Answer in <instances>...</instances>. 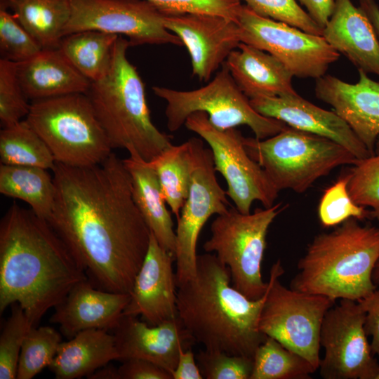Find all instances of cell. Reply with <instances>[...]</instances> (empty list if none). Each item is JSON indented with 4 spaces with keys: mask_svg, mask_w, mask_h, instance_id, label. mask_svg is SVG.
I'll return each instance as SVG.
<instances>
[{
    "mask_svg": "<svg viewBox=\"0 0 379 379\" xmlns=\"http://www.w3.org/2000/svg\"><path fill=\"white\" fill-rule=\"evenodd\" d=\"M284 273L281 260H277L270 270L259 330L302 356L318 370L321 328L335 302L324 295L286 287L279 281Z\"/></svg>",
    "mask_w": 379,
    "mask_h": 379,
    "instance_id": "30bf717a",
    "label": "cell"
},
{
    "mask_svg": "<svg viewBox=\"0 0 379 379\" xmlns=\"http://www.w3.org/2000/svg\"><path fill=\"white\" fill-rule=\"evenodd\" d=\"M25 119L57 163L90 166L100 164L112 152L86 93L34 100Z\"/></svg>",
    "mask_w": 379,
    "mask_h": 379,
    "instance_id": "52a82bcc",
    "label": "cell"
},
{
    "mask_svg": "<svg viewBox=\"0 0 379 379\" xmlns=\"http://www.w3.org/2000/svg\"><path fill=\"white\" fill-rule=\"evenodd\" d=\"M0 192L26 202L46 220L54 204L55 187L47 169L31 166H0Z\"/></svg>",
    "mask_w": 379,
    "mask_h": 379,
    "instance_id": "83f0119b",
    "label": "cell"
},
{
    "mask_svg": "<svg viewBox=\"0 0 379 379\" xmlns=\"http://www.w3.org/2000/svg\"><path fill=\"white\" fill-rule=\"evenodd\" d=\"M185 125L209 145L215 170L225 178L227 195L239 212L250 213L255 201L264 208L274 205L279 192L262 168L247 153L239 131L235 128H216L204 112L191 114Z\"/></svg>",
    "mask_w": 379,
    "mask_h": 379,
    "instance_id": "8fae6325",
    "label": "cell"
},
{
    "mask_svg": "<svg viewBox=\"0 0 379 379\" xmlns=\"http://www.w3.org/2000/svg\"><path fill=\"white\" fill-rule=\"evenodd\" d=\"M119 36L98 30H84L65 36L59 48L81 74L94 82L109 72Z\"/></svg>",
    "mask_w": 379,
    "mask_h": 379,
    "instance_id": "f1b7e54d",
    "label": "cell"
},
{
    "mask_svg": "<svg viewBox=\"0 0 379 379\" xmlns=\"http://www.w3.org/2000/svg\"><path fill=\"white\" fill-rule=\"evenodd\" d=\"M71 15L64 36L84 30L124 35L130 46H183L168 30L162 13L145 0H69Z\"/></svg>",
    "mask_w": 379,
    "mask_h": 379,
    "instance_id": "9a60e30c",
    "label": "cell"
},
{
    "mask_svg": "<svg viewBox=\"0 0 379 379\" xmlns=\"http://www.w3.org/2000/svg\"><path fill=\"white\" fill-rule=\"evenodd\" d=\"M243 142L248 155L279 192L302 193L335 168L353 165L359 160L330 139L288 126L270 138L244 137Z\"/></svg>",
    "mask_w": 379,
    "mask_h": 379,
    "instance_id": "8992f818",
    "label": "cell"
},
{
    "mask_svg": "<svg viewBox=\"0 0 379 379\" xmlns=\"http://www.w3.org/2000/svg\"><path fill=\"white\" fill-rule=\"evenodd\" d=\"M1 164L53 170L55 161L46 144L25 120L0 132Z\"/></svg>",
    "mask_w": 379,
    "mask_h": 379,
    "instance_id": "4dcf8cb0",
    "label": "cell"
},
{
    "mask_svg": "<svg viewBox=\"0 0 379 379\" xmlns=\"http://www.w3.org/2000/svg\"><path fill=\"white\" fill-rule=\"evenodd\" d=\"M87 378L91 379H120V375L118 368L106 365L97 369Z\"/></svg>",
    "mask_w": 379,
    "mask_h": 379,
    "instance_id": "7dc6e473",
    "label": "cell"
},
{
    "mask_svg": "<svg viewBox=\"0 0 379 379\" xmlns=\"http://www.w3.org/2000/svg\"><path fill=\"white\" fill-rule=\"evenodd\" d=\"M284 208L279 203L246 214L231 206L217 215L211 237L203 245L206 253H214L229 268L232 286L251 300L261 298L267 290L268 281L261 274L266 237Z\"/></svg>",
    "mask_w": 379,
    "mask_h": 379,
    "instance_id": "ba28073f",
    "label": "cell"
},
{
    "mask_svg": "<svg viewBox=\"0 0 379 379\" xmlns=\"http://www.w3.org/2000/svg\"><path fill=\"white\" fill-rule=\"evenodd\" d=\"M366 313L357 300L341 299L326 312L320 345L324 356L319 370L324 379H376L379 363L364 329Z\"/></svg>",
    "mask_w": 379,
    "mask_h": 379,
    "instance_id": "5bb4252c",
    "label": "cell"
},
{
    "mask_svg": "<svg viewBox=\"0 0 379 379\" xmlns=\"http://www.w3.org/2000/svg\"><path fill=\"white\" fill-rule=\"evenodd\" d=\"M21 87L33 101L74 93H86L91 82L69 62L59 48L42 49L16 63Z\"/></svg>",
    "mask_w": 379,
    "mask_h": 379,
    "instance_id": "603a6c76",
    "label": "cell"
},
{
    "mask_svg": "<svg viewBox=\"0 0 379 379\" xmlns=\"http://www.w3.org/2000/svg\"><path fill=\"white\" fill-rule=\"evenodd\" d=\"M62 342L60 333L53 327H32L22 343L16 378L32 379L48 367Z\"/></svg>",
    "mask_w": 379,
    "mask_h": 379,
    "instance_id": "d6a6232c",
    "label": "cell"
},
{
    "mask_svg": "<svg viewBox=\"0 0 379 379\" xmlns=\"http://www.w3.org/2000/svg\"><path fill=\"white\" fill-rule=\"evenodd\" d=\"M348 175L343 174L327 188L319 204L318 216L324 227H335L349 218H370V211L357 204L347 190Z\"/></svg>",
    "mask_w": 379,
    "mask_h": 379,
    "instance_id": "e575fe53",
    "label": "cell"
},
{
    "mask_svg": "<svg viewBox=\"0 0 379 379\" xmlns=\"http://www.w3.org/2000/svg\"><path fill=\"white\" fill-rule=\"evenodd\" d=\"M152 90L166 102L165 114L171 132L178 130L196 112H205L211 124L220 130L246 125L259 140L273 136L287 126L256 112L224 63L213 79L200 88L177 91L156 86Z\"/></svg>",
    "mask_w": 379,
    "mask_h": 379,
    "instance_id": "9c48e42d",
    "label": "cell"
},
{
    "mask_svg": "<svg viewBox=\"0 0 379 379\" xmlns=\"http://www.w3.org/2000/svg\"><path fill=\"white\" fill-rule=\"evenodd\" d=\"M130 299L128 293L100 289L87 279L77 284L55 307L49 321L72 338L88 329L113 330Z\"/></svg>",
    "mask_w": 379,
    "mask_h": 379,
    "instance_id": "44dd1931",
    "label": "cell"
},
{
    "mask_svg": "<svg viewBox=\"0 0 379 379\" xmlns=\"http://www.w3.org/2000/svg\"><path fill=\"white\" fill-rule=\"evenodd\" d=\"M323 36L358 69L379 76V41L362 11L351 0H335Z\"/></svg>",
    "mask_w": 379,
    "mask_h": 379,
    "instance_id": "7402d4cb",
    "label": "cell"
},
{
    "mask_svg": "<svg viewBox=\"0 0 379 379\" xmlns=\"http://www.w3.org/2000/svg\"><path fill=\"white\" fill-rule=\"evenodd\" d=\"M237 23L241 42L273 55L293 77L319 79L340 57L323 36L265 18L242 5Z\"/></svg>",
    "mask_w": 379,
    "mask_h": 379,
    "instance_id": "7c38bea8",
    "label": "cell"
},
{
    "mask_svg": "<svg viewBox=\"0 0 379 379\" xmlns=\"http://www.w3.org/2000/svg\"><path fill=\"white\" fill-rule=\"evenodd\" d=\"M372 280L377 286H379V259L374 267L372 274Z\"/></svg>",
    "mask_w": 379,
    "mask_h": 379,
    "instance_id": "c3c4849f",
    "label": "cell"
},
{
    "mask_svg": "<svg viewBox=\"0 0 379 379\" xmlns=\"http://www.w3.org/2000/svg\"><path fill=\"white\" fill-rule=\"evenodd\" d=\"M42 49L59 48L71 15L69 0H0Z\"/></svg>",
    "mask_w": 379,
    "mask_h": 379,
    "instance_id": "4316f807",
    "label": "cell"
},
{
    "mask_svg": "<svg viewBox=\"0 0 379 379\" xmlns=\"http://www.w3.org/2000/svg\"><path fill=\"white\" fill-rule=\"evenodd\" d=\"M254 12L305 32L323 36L321 28L295 0H244Z\"/></svg>",
    "mask_w": 379,
    "mask_h": 379,
    "instance_id": "ab89813d",
    "label": "cell"
},
{
    "mask_svg": "<svg viewBox=\"0 0 379 379\" xmlns=\"http://www.w3.org/2000/svg\"><path fill=\"white\" fill-rule=\"evenodd\" d=\"M376 379H379V373H378V375Z\"/></svg>",
    "mask_w": 379,
    "mask_h": 379,
    "instance_id": "681fc988",
    "label": "cell"
},
{
    "mask_svg": "<svg viewBox=\"0 0 379 379\" xmlns=\"http://www.w3.org/2000/svg\"><path fill=\"white\" fill-rule=\"evenodd\" d=\"M162 14L204 13L222 16L237 22L240 0H145Z\"/></svg>",
    "mask_w": 379,
    "mask_h": 379,
    "instance_id": "60d3db41",
    "label": "cell"
},
{
    "mask_svg": "<svg viewBox=\"0 0 379 379\" xmlns=\"http://www.w3.org/2000/svg\"><path fill=\"white\" fill-rule=\"evenodd\" d=\"M113 360H119L114 335L88 329L62 342L48 368L56 379H75L88 377Z\"/></svg>",
    "mask_w": 379,
    "mask_h": 379,
    "instance_id": "484cf974",
    "label": "cell"
},
{
    "mask_svg": "<svg viewBox=\"0 0 379 379\" xmlns=\"http://www.w3.org/2000/svg\"><path fill=\"white\" fill-rule=\"evenodd\" d=\"M358 71L356 84L324 75L317 79L314 91L317 98L333 107L373 154L379 137V82L363 70Z\"/></svg>",
    "mask_w": 379,
    "mask_h": 379,
    "instance_id": "ffe728a7",
    "label": "cell"
},
{
    "mask_svg": "<svg viewBox=\"0 0 379 379\" xmlns=\"http://www.w3.org/2000/svg\"><path fill=\"white\" fill-rule=\"evenodd\" d=\"M123 160L131 178L134 201L159 244L175 256L176 234L157 175L133 149Z\"/></svg>",
    "mask_w": 379,
    "mask_h": 379,
    "instance_id": "d4e9b609",
    "label": "cell"
},
{
    "mask_svg": "<svg viewBox=\"0 0 379 379\" xmlns=\"http://www.w3.org/2000/svg\"><path fill=\"white\" fill-rule=\"evenodd\" d=\"M316 371L302 356L266 336L253 356L250 379H310Z\"/></svg>",
    "mask_w": 379,
    "mask_h": 379,
    "instance_id": "1f68e13d",
    "label": "cell"
},
{
    "mask_svg": "<svg viewBox=\"0 0 379 379\" xmlns=\"http://www.w3.org/2000/svg\"><path fill=\"white\" fill-rule=\"evenodd\" d=\"M87 279L48 222L13 202L0 222V314L18 303L34 326Z\"/></svg>",
    "mask_w": 379,
    "mask_h": 379,
    "instance_id": "7a4b0ae2",
    "label": "cell"
},
{
    "mask_svg": "<svg viewBox=\"0 0 379 379\" xmlns=\"http://www.w3.org/2000/svg\"><path fill=\"white\" fill-rule=\"evenodd\" d=\"M41 50V46L15 16L0 7L1 59L19 63L32 58Z\"/></svg>",
    "mask_w": 379,
    "mask_h": 379,
    "instance_id": "8d00e7d4",
    "label": "cell"
},
{
    "mask_svg": "<svg viewBox=\"0 0 379 379\" xmlns=\"http://www.w3.org/2000/svg\"><path fill=\"white\" fill-rule=\"evenodd\" d=\"M348 169L347 190L359 206L371 208L370 218L379 221V137L374 153Z\"/></svg>",
    "mask_w": 379,
    "mask_h": 379,
    "instance_id": "836d02e7",
    "label": "cell"
},
{
    "mask_svg": "<svg viewBox=\"0 0 379 379\" xmlns=\"http://www.w3.org/2000/svg\"><path fill=\"white\" fill-rule=\"evenodd\" d=\"M195 357L206 379H250L253 366L252 358L216 350H200Z\"/></svg>",
    "mask_w": 379,
    "mask_h": 379,
    "instance_id": "f35d334b",
    "label": "cell"
},
{
    "mask_svg": "<svg viewBox=\"0 0 379 379\" xmlns=\"http://www.w3.org/2000/svg\"><path fill=\"white\" fill-rule=\"evenodd\" d=\"M165 27L177 35L190 53L192 73L208 81L241 43L238 24L204 13L162 14Z\"/></svg>",
    "mask_w": 379,
    "mask_h": 379,
    "instance_id": "2e32d148",
    "label": "cell"
},
{
    "mask_svg": "<svg viewBox=\"0 0 379 379\" xmlns=\"http://www.w3.org/2000/svg\"><path fill=\"white\" fill-rule=\"evenodd\" d=\"M32 327L20 305L13 304L0 335V379L16 378L22 343Z\"/></svg>",
    "mask_w": 379,
    "mask_h": 379,
    "instance_id": "d590c367",
    "label": "cell"
},
{
    "mask_svg": "<svg viewBox=\"0 0 379 379\" xmlns=\"http://www.w3.org/2000/svg\"><path fill=\"white\" fill-rule=\"evenodd\" d=\"M173 379H202L192 348L181 350L178 363L172 373Z\"/></svg>",
    "mask_w": 379,
    "mask_h": 379,
    "instance_id": "ee69618b",
    "label": "cell"
},
{
    "mask_svg": "<svg viewBox=\"0 0 379 379\" xmlns=\"http://www.w3.org/2000/svg\"><path fill=\"white\" fill-rule=\"evenodd\" d=\"M192 169L188 196L177 219L175 230V279L178 287L192 279L197 271V244L202 227L213 215L230 208L227 193L219 185L212 152L201 138H190Z\"/></svg>",
    "mask_w": 379,
    "mask_h": 379,
    "instance_id": "4fadbf2b",
    "label": "cell"
},
{
    "mask_svg": "<svg viewBox=\"0 0 379 379\" xmlns=\"http://www.w3.org/2000/svg\"><path fill=\"white\" fill-rule=\"evenodd\" d=\"M224 64L240 90L251 100L296 93L293 74L270 53L241 42Z\"/></svg>",
    "mask_w": 379,
    "mask_h": 379,
    "instance_id": "cb8c5ba5",
    "label": "cell"
},
{
    "mask_svg": "<svg viewBox=\"0 0 379 379\" xmlns=\"http://www.w3.org/2000/svg\"><path fill=\"white\" fill-rule=\"evenodd\" d=\"M250 102L262 116L330 139L347 149L359 160L371 155L350 126L334 111L316 106L297 93L251 99Z\"/></svg>",
    "mask_w": 379,
    "mask_h": 379,
    "instance_id": "d6986e66",
    "label": "cell"
},
{
    "mask_svg": "<svg viewBox=\"0 0 379 379\" xmlns=\"http://www.w3.org/2000/svg\"><path fill=\"white\" fill-rule=\"evenodd\" d=\"M52 171L55 199L46 221L93 286L129 294L151 232L134 201L123 160L112 152L90 166L56 162Z\"/></svg>",
    "mask_w": 379,
    "mask_h": 379,
    "instance_id": "6da1fadb",
    "label": "cell"
},
{
    "mask_svg": "<svg viewBox=\"0 0 379 379\" xmlns=\"http://www.w3.org/2000/svg\"><path fill=\"white\" fill-rule=\"evenodd\" d=\"M177 288L178 317L196 343L253 359L266 338L258 328L266 293L248 298L232 286L229 268L210 253L197 255L195 275Z\"/></svg>",
    "mask_w": 379,
    "mask_h": 379,
    "instance_id": "3957f363",
    "label": "cell"
},
{
    "mask_svg": "<svg viewBox=\"0 0 379 379\" xmlns=\"http://www.w3.org/2000/svg\"><path fill=\"white\" fill-rule=\"evenodd\" d=\"M379 259V227L349 218L316 235L298 260L290 288L336 300H358L377 289L372 280Z\"/></svg>",
    "mask_w": 379,
    "mask_h": 379,
    "instance_id": "277c9868",
    "label": "cell"
},
{
    "mask_svg": "<svg viewBox=\"0 0 379 379\" xmlns=\"http://www.w3.org/2000/svg\"><path fill=\"white\" fill-rule=\"evenodd\" d=\"M173 260L175 256L159 244L151 232L147 254L134 279L123 315H140L151 326L178 318Z\"/></svg>",
    "mask_w": 379,
    "mask_h": 379,
    "instance_id": "e0dca14e",
    "label": "cell"
},
{
    "mask_svg": "<svg viewBox=\"0 0 379 379\" xmlns=\"http://www.w3.org/2000/svg\"><path fill=\"white\" fill-rule=\"evenodd\" d=\"M113 331L119 361L146 359L171 374L180 350L196 343L179 317L151 326L137 316L123 315Z\"/></svg>",
    "mask_w": 379,
    "mask_h": 379,
    "instance_id": "ac0fdd59",
    "label": "cell"
},
{
    "mask_svg": "<svg viewBox=\"0 0 379 379\" xmlns=\"http://www.w3.org/2000/svg\"><path fill=\"white\" fill-rule=\"evenodd\" d=\"M295 1L306 8L312 19L324 29L333 13L335 0Z\"/></svg>",
    "mask_w": 379,
    "mask_h": 379,
    "instance_id": "f6af8a7d",
    "label": "cell"
},
{
    "mask_svg": "<svg viewBox=\"0 0 379 379\" xmlns=\"http://www.w3.org/2000/svg\"><path fill=\"white\" fill-rule=\"evenodd\" d=\"M149 163L157 175L167 205L178 219L189 193L192 169L190 139L178 145L171 144Z\"/></svg>",
    "mask_w": 379,
    "mask_h": 379,
    "instance_id": "f546056e",
    "label": "cell"
},
{
    "mask_svg": "<svg viewBox=\"0 0 379 379\" xmlns=\"http://www.w3.org/2000/svg\"><path fill=\"white\" fill-rule=\"evenodd\" d=\"M359 8L371 22L379 41V6L375 0H359Z\"/></svg>",
    "mask_w": 379,
    "mask_h": 379,
    "instance_id": "bcb514c9",
    "label": "cell"
},
{
    "mask_svg": "<svg viewBox=\"0 0 379 379\" xmlns=\"http://www.w3.org/2000/svg\"><path fill=\"white\" fill-rule=\"evenodd\" d=\"M118 371L120 379H173L172 374L168 371L140 358L123 361Z\"/></svg>",
    "mask_w": 379,
    "mask_h": 379,
    "instance_id": "b9f144b4",
    "label": "cell"
},
{
    "mask_svg": "<svg viewBox=\"0 0 379 379\" xmlns=\"http://www.w3.org/2000/svg\"><path fill=\"white\" fill-rule=\"evenodd\" d=\"M128 40L119 36L107 74L86 93L113 149H133L149 161L171 145L152 123L144 84L128 60Z\"/></svg>",
    "mask_w": 379,
    "mask_h": 379,
    "instance_id": "5b68a950",
    "label": "cell"
},
{
    "mask_svg": "<svg viewBox=\"0 0 379 379\" xmlns=\"http://www.w3.org/2000/svg\"><path fill=\"white\" fill-rule=\"evenodd\" d=\"M357 301L366 313L364 329L366 335L371 336L372 353L379 358V289Z\"/></svg>",
    "mask_w": 379,
    "mask_h": 379,
    "instance_id": "7bdbcfd3",
    "label": "cell"
},
{
    "mask_svg": "<svg viewBox=\"0 0 379 379\" xmlns=\"http://www.w3.org/2000/svg\"><path fill=\"white\" fill-rule=\"evenodd\" d=\"M16 72V63L0 60V120L4 127L13 125L27 117V102Z\"/></svg>",
    "mask_w": 379,
    "mask_h": 379,
    "instance_id": "74e56055",
    "label": "cell"
}]
</instances>
